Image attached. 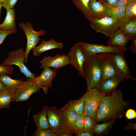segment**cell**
Returning a JSON list of instances; mask_svg holds the SVG:
<instances>
[{"label":"cell","mask_w":136,"mask_h":136,"mask_svg":"<svg viewBox=\"0 0 136 136\" xmlns=\"http://www.w3.org/2000/svg\"><path fill=\"white\" fill-rule=\"evenodd\" d=\"M6 0H0V3L2 4Z\"/></svg>","instance_id":"obj_44"},{"label":"cell","mask_w":136,"mask_h":136,"mask_svg":"<svg viewBox=\"0 0 136 136\" xmlns=\"http://www.w3.org/2000/svg\"><path fill=\"white\" fill-rule=\"evenodd\" d=\"M132 44L129 49L131 52L135 55L136 54V38L131 40Z\"/></svg>","instance_id":"obj_38"},{"label":"cell","mask_w":136,"mask_h":136,"mask_svg":"<svg viewBox=\"0 0 136 136\" xmlns=\"http://www.w3.org/2000/svg\"><path fill=\"white\" fill-rule=\"evenodd\" d=\"M118 74L108 79L100 84L97 89L100 92L106 94L110 93L116 89L119 83L123 80Z\"/></svg>","instance_id":"obj_18"},{"label":"cell","mask_w":136,"mask_h":136,"mask_svg":"<svg viewBox=\"0 0 136 136\" xmlns=\"http://www.w3.org/2000/svg\"><path fill=\"white\" fill-rule=\"evenodd\" d=\"M131 3L132 2L131 0H119L115 4L111 5L125 8Z\"/></svg>","instance_id":"obj_36"},{"label":"cell","mask_w":136,"mask_h":136,"mask_svg":"<svg viewBox=\"0 0 136 136\" xmlns=\"http://www.w3.org/2000/svg\"><path fill=\"white\" fill-rule=\"evenodd\" d=\"M5 18L3 22L0 24V30H17L15 23L16 13L13 9H6Z\"/></svg>","instance_id":"obj_19"},{"label":"cell","mask_w":136,"mask_h":136,"mask_svg":"<svg viewBox=\"0 0 136 136\" xmlns=\"http://www.w3.org/2000/svg\"><path fill=\"white\" fill-rule=\"evenodd\" d=\"M102 53L86 57L83 65V76L87 84V91L97 89L101 75L100 62Z\"/></svg>","instance_id":"obj_2"},{"label":"cell","mask_w":136,"mask_h":136,"mask_svg":"<svg viewBox=\"0 0 136 136\" xmlns=\"http://www.w3.org/2000/svg\"><path fill=\"white\" fill-rule=\"evenodd\" d=\"M91 27L97 32H99L109 37L119 29V21L112 17L93 18L90 22Z\"/></svg>","instance_id":"obj_5"},{"label":"cell","mask_w":136,"mask_h":136,"mask_svg":"<svg viewBox=\"0 0 136 136\" xmlns=\"http://www.w3.org/2000/svg\"><path fill=\"white\" fill-rule=\"evenodd\" d=\"M100 65L101 75L100 84L106 79L118 74L115 65L109 52L102 53Z\"/></svg>","instance_id":"obj_12"},{"label":"cell","mask_w":136,"mask_h":136,"mask_svg":"<svg viewBox=\"0 0 136 136\" xmlns=\"http://www.w3.org/2000/svg\"><path fill=\"white\" fill-rule=\"evenodd\" d=\"M106 94L96 88L86 91L81 97L84 103L83 114L89 116L96 122V114L100 104Z\"/></svg>","instance_id":"obj_4"},{"label":"cell","mask_w":136,"mask_h":136,"mask_svg":"<svg viewBox=\"0 0 136 136\" xmlns=\"http://www.w3.org/2000/svg\"><path fill=\"white\" fill-rule=\"evenodd\" d=\"M125 116L129 119L135 118L136 117V112L133 109H128L126 112Z\"/></svg>","instance_id":"obj_37"},{"label":"cell","mask_w":136,"mask_h":136,"mask_svg":"<svg viewBox=\"0 0 136 136\" xmlns=\"http://www.w3.org/2000/svg\"><path fill=\"white\" fill-rule=\"evenodd\" d=\"M111 10L112 17L119 21L124 16L125 11V8L119 7L115 6L110 5L106 3H104Z\"/></svg>","instance_id":"obj_28"},{"label":"cell","mask_w":136,"mask_h":136,"mask_svg":"<svg viewBox=\"0 0 136 136\" xmlns=\"http://www.w3.org/2000/svg\"><path fill=\"white\" fill-rule=\"evenodd\" d=\"M89 7L93 18L112 17L110 9L105 4L96 0H90Z\"/></svg>","instance_id":"obj_15"},{"label":"cell","mask_w":136,"mask_h":136,"mask_svg":"<svg viewBox=\"0 0 136 136\" xmlns=\"http://www.w3.org/2000/svg\"><path fill=\"white\" fill-rule=\"evenodd\" d=\"M63 110L66 118L70 133L72 135L73 133H75V123L79 115L70 109H67Z\"/></svg>","instance_id":"obj_26"},{"label":"cell","mask_w":136,"mask_h":136,"mask_svg":"<svg viewBox=\"0 0 136 136\" xmlns=\"http://www.w3.org/2000/svg\"><path fill=\"white\" fill-rule=\"evenodd\" d=\"M56 71L49 67H45L39 76L34 78L36 82L43 89L45 94H47L49 88L53 85L52 81L56 75Z\"/></svg>","instance_id":"obj_14"},{"label":"cell","mask_w":136,"mask_h":136,"mask_svg":"<svg viewBox=\"0 0 136 136\" xmlns=\"http://www.w3.org/2000/svg\"><path fill=\"white\" fill-rule=\"evenodd\" d=\"M74 5L82 12L90 22L93 19L90 10L89 4L90 0H72Z\"/></svg>","instance_id":"obj_21"},{"label":"cell","mask_w":136,"mask_h":136,"mask_svg":"<svg viewBox=\"0 0 136 136\" xmlns=\"http://www.w3.org/2000/svg\"><path fill=\"white\" fill-rule=\"evenodd\" d=\"M67 55L70 64L78 71L80 76H83V65L86 56L83 50L76 43Z\"/></svg>","instance_id":"obj_10"},{"label":"cell","mask_w":136,"mask_h":136,"mask_svg":"<svg viewBox=\"0 0 136 136\" xmlns=\"http://www.w3.org/2000/svg\"><path fill=\"white\" fill-rule=\"evenodd\" d=\"M34 78H27V80L22 85L14 92L12 101L21 102L27 100L33 94L37 92L41 89Z\"/></svg>","instance_id":"obj_8"},{"label":"cell","mask_w":136,"mask_h":136,"mask_svg":"<svg viewBox=\"0 0 136 136\" xmlns=\"http://www.w3.org/2000/svg\"><path fill=\"white\" fill-rule=\"evenodd\" d=\"M82 49L86 57L106 52H124L127 50L126 47L106 46L80 41L77 43Z\"/></svg>","instance_id":"obj_9"},{"label":"cell","mask_w":136,"mask_h":136,"mask_svg":"<svg viewBox=\"0 0 136 136\" xmlns=\"http://www.w3.org/2000/svg\"><path fill=\"white\" fill-rule=\"evenodd\" d=\"M120 29L131 41L136 38V18L132 19L125 23L120 26Z\"/></svg>","instance_id":"obj_23"},{"label":"cell","mask_w":136,"mask_h":136,"mask_svg":"<svg viewBox=\"0 0 136 136\" xmlns=\"http://www.w3.org/2000/svg\"><path fill=\"white\" fill-rule=\"evenodd\" d=\"M134 18H136V2L130 3L125 8L124 16L119 21L120 26L126 22Z\"/></svg>","instance_id":"obj_25"},{"label":"cell","mask_w":136,"mask_h":136,"mask_svg":"<svg viewBox=\"0 0 136 136\" xmlns=\"http://www.w3.org/2000/svg\"><path fill=\"white\" fill-rule=\"evenodd\" d=\"M132 2H136V0H131Z\"/></svg>","instance_id":"obj_45"},{"label":"cell","mask_w":136,"mask_h":136,"mask_svg":"<svg viewBox=\"0 0 136 136\" xmlns=\"http://www.w3.org/2000/svg\"><path fill=\"white\" fill-rule=\"evenodd\" d=\"M14 70L12 65L6 66L0 65V76L4 75H9L13 73Z\"/></svg>","instance_id":"obj_33"},{"label":"cell","mask_w":136,"mask_h":136,"mask_svg":"<svg viewBox=\"0 0 136 136\" xmlns=\"http://www.w3.org/2000/svg\"><path fill=\"white\" fill-rule=\"evenodd\" d=\"M107 42L108 45L113 47H126L129 37L120 28L110 36Z\"/></svg>","instance_id":"obj_17"},{"label":"cell","mask_w":136,"mask_h":136,"mask_svg":"<svg viewBox=\"0 0 136 136\" xmlns=\"http://www.w3.org/2000/svg\"><path fill=\"white\" fill-rule=\"evenodd\" d=\"M17 31V30L4 31L0 30V45L3 43L8 35L11 34L15 33Z\"/></svg>","instance_id":"obj_34"},{"label":"cell","mask_w":136,"mask_h":136,"mask_svg":"<svg viewBox=\"0 0 136 136\" xmlns=\"http://www.w3.org/2000/svg\"><path fill=\"white\" fill-rule=\"evenodd\" d=\"M40 63L41 64V68L46 67H52L57 70L65 65L70 64L68 55L57 54L54 56L45 57Z\"/></svg>","instance_id":"obj_13"},{"label":"cell","mask_w":136,"mask_h":136,"mask_svg":"<svg viewBox=\"0 0 136 136\" xmlns=\"http://www.w3.org/2000/svg\"><path fill=\"white\" fill-rule=\"evenodd\" d=\"M19 25L20 27L23 30L27 39L24 60V62L26 63L30 50L35 48L39 42L41 40L39 37L45 35L47 32L43 29L39 31H35L32 28V23L29 22H27L25 24L22 22L19 23Z\"/></svg>","instance_id":"obj_7"},{"label":"cell","mask_w":136,"mask_h":136,"mask_svg":"<svg viewBox=\"0 0 136 136\" xmlns=\"http://www.w3.org/2000/svg\"><path fill=\"white\" fill-rule=\"evenodd\" d=\"M63 45V43L58 42L53 38L48 41H43L39 45L32 50L33 55L38 57L47 51L54 49H62Z\"/></svg>","instance_id":"obj_16"},{"label":"cell","mask_w":136,"mask_h":136,"mask_svg":"<svg viewBox=\"0 0 136 136\" xmlns=\"http://www.w3.org/2000/svg\"><path fill=\"white\" fill-rule=\"evenodd\" d=\"M2 7H3L2 4V3H0V14L1 10L2 8Z\"/></svg>","instance_id":"obj_43"},{"label":"cell","mask_w":136,"mask_h":136,"mask_svg":"<svg viewBox=\"0 0 136 136\" xmlns=\"http://www.w3.org/2000/svg\"><path fill=\"white\" fill-rule=\"evenodd\" d=\"M96 122L90 117L85 116L84 122L83 131L92 133L96 124Z\"/></svg>","instance_id":"obj_30"},{"label":"cell","mask_w":136,"mask_h":136,"mask_svg":"<svg viewBox=\"0 0 136 136\" xmlns=\"http://www.w3.org/2000/svg\"><path fill=\"white\" fill-rule=\"evenodd\" d=\"M25 58V52L23 49L20 48L10 52L2 65L6 66L15 65L18 67L20 73H23L27 78H34L36 74L31 72L24 64Z\"/></svg>","instance_id":"obj_6"},{"label":"cell","mask_w":136,"mask_h":136,"mask_svg":"<svg viewBox=\"0 0 136 136\" xmlns=\"http://www.w3.org/2000/svg\"><path fill=\"white\" fill-rule=\"evenodd\" d=\"M47 113L50 128L57 136L65 133H70L68 123L64 111L55 106H44Z\"/></svg>","instance_id":"obj_3"},{"label":"cell","mask_w":136,"mask_h":136,"mask_svg":"<svg viewBox=\"0 0 136 136\" xmlns=\"http://www.w3.org/2000/svg\"><path fill=\"white\" fill-rule=\"evenodd\" d=\"M129 103L123 99V94L119 90H114L105 96L97 112L96 122H106L122 116L124 109Z\"/></svg>","instance_id":"obj_1"},{"label":"cell","mask_w":136,"mask_h":136,"mask_svg":"<svg viewBox=\"0 0 136 136\" xmlns=\"http://www.w3.org/2000/svg\"><path fill=\"white\" fill-rule=\"evenodd\" d=\"M72 134L69 133H65L61 135L60 136H71Z\"/></svg>","instance_id":"obj_42"},{"label":"cell","mask_w":136,"mask_h":136,"mask_svg":"<svg viewBox=\"0 0 136 136\" xmlns=\"http://www.w3.org/2000/svg\"><path fill=\"white\" fill-rule=\"evenodd\" d=\"M0 81L7 89L13 92L25 82L22 80L12 79L10 77L9 75H6L0 76Z\"/></svg>","instance_id":"obj_20"},{"label":"cell","mask_w":136,"mask_h":136,"mask_svg":"<svg viewBox=\"0 0 136 136\" xmlns=\"http://www.w3.org/2000/svg\"><path fill=\"white\" fill-rule=\"evenodd\" d=\"M34 120L37 128L45 129L50 128L46 110L43 107L42 110L33 116Z\"/></svg>","instance_id":"obj_22"},{"label":"cell","mask_w":136,"mask_h":136,"mask_svg":"<svg viewBox=\"0 0 136 136\" xmlns=\"http://www.w3.org/2000/svg\"><path fill=\"white\" fill-rule=\"evenodd\" d=\"M84 106V101L81 98L77 100L70 101L61 109L63 110L70 109L80 115L83 114Z\"/></svg>","instance_id":"obj_24"},{"label":"cell","mask_w":136,"mask_h":136,"mask_svg":"<svg viewBox=\"0 0 136 136\" xmlns=\"http://www.w3.org/2000/svg\"><path fill=\"white\" fill-rule=\"evenodd\" d=\"M115 65L118 74L123 79L127 78L136 81L131 74L125 57L124 52H109Z\"/></svg>","instance_id":"obj_11"},{"label":"cell","mask_w":136,"mask_h":136,"mask_svg":"<svg viewBox=\"0 0 136 136\" xmlns=\"http://www.w3.org/2000/svg\"><path fill=\"white\" fill-rule=\"evenodd\" d=\"M115 120H112L102 124H96L94 127L93 133L96 134L105 132L111 127Z\"/></svg>","instance_id":"obj_29"},{"label":"cell","mask_w":136,"mask_h":136,"mask_svg":"<svg viewBox=\"0 0 136 136\" xmlns=\"http://www.w3.org/2000/svg\"><path fill=\"white\" fill-rule=\"evenodd\" d=\"M18 0H6L2 4L3 7L6 9L13 8Z\"/></svg>","instance_id":"obj_35"},{"label":"cell","mask_w":136,"mask_h":136,"mask_svg":"<svg viewBox=\"0 0 136 136\" xmlns=\"http://www.w3.org/2000/svg\"><path fill=\"white\" fill-rule=\"evenodd\" d=\"M85 115L84 114L79 115L76 119L75 125V133L76 134L78 133L84 132V124Z\"/></svg>","instance_id":"obj_31"},{"label":"cell","mask_w":136,"mask_h":136,"mask_svg":"<svg viewBox=\"0 0 136 136\" xmlns=\"http://www.w3.org/2000/svg\"><path fill=\"white\" fill-rule=\"evenodd\" d=\"M101 3H106L110 5H113L115 4L119 0H98Z\"/></svg>","instance_id":"obj_39"},{"label":"cell","mask_w":136,"mask_h":136,"mask_svg":"<svg viewBox=\"0 0 136 136\" xmlns=\"http://www.w3.org/2000/svg\"><path fill=\"white\" fill-rule=\"evenodd\" d=\"M33 135L35 136H57V135L49 128L43 129L37 128Z\"/></svg>","instance_id":"obj_32"},{"label":"cell","mask_w":136,"mask_h":136,"mask_svg":"<svg viewBox=\"0 0 136 136\" xmlns=\"http://www.w3.org/2000/svg\"></svg>","instance_id":"obj_46"},{"label":"cell","mask_w":136,"mask_h":136,"mask_svg":"<svg viewBox=\"0 0 136 136\" xmlns=\"http://www.w3.org/2000/svg\"><path fill=\"white\" fill-rule=\"evenodd\" d=\"M6 89V87L0 81V92Z\"/></svg>","instance_id":"obj_41"},{"label":"cell","mask_w":136,"mask_h":136,"mask_svg":"<svg viewBox=\"0 0 136 136\" xmlns=\"http://www.w3.org/2000/svg\"><path fill=\"white\" fill-rule=\"evenodd\" d=\"M14 93L7 89L0 92V110L10 107Z\"/></svg>","instance_id":"obj_27"},{"label":"cell","mask_w":136,"mask_h":136,"mask_svg":"<svg viewBox=\"0 0 136 136\" xmlns=\"http://www.w3.org/2000/svg\"><path fill=\"white\" fill-rule=\"evenodd\" d=\"M77 136H92V133H90L86 132H81L78 133L76 134Z\"/></svg>","instance_id":"obj_40"}]
</instances>
